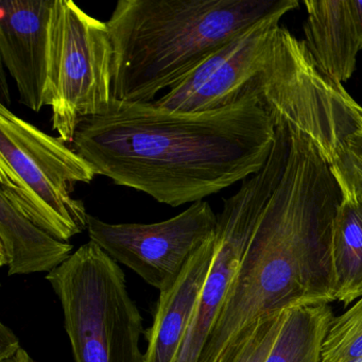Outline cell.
I'll return each instance as SVG.
<instances>
[{"instance_id":"e0dca14e","label":"cell","mask_w":362,"mask_h":362,"mask_svg":"<svg viewBox=\"0 0 362 362\" xmlns=\"http://www.w3.org/2000/svg\"><path fill=\"white\" fill-rule=\"evenodd\" d=\"M287 313H276L252 324L224 351L219 362H266Z\"/></svg>"},{"instance_id":"d6986e66","label":"cell","mask_w":362,"mask_h":362,"mask_svg":"<svg viewBox=\"0 0 362 362\" xmlns=\"http://www.w3.org/2000/svg\"><path fill=\"white\" fill-rule=\"evenodd\" d=\"M20 339L5 323L0 324V360L8 359L20 349Z\"/></svg>"},{"instance_id":"8fae6325","label":"cell","mask_w":362,"mask_h":362,"mask_svg":"<svg viewBox=\"0 0 362 362\" xmlns=\"http://www.w3.org/2000/svg\"><path fill=\"white\" fill-rule=\"evenodd\" d=\"M217 251L216 234L188 260L175 285L160 292L153 323L145 330V362H175Z\"/></svg>"},{"instance_id":"4fadbf2b","label":"cell","mask_w":362,"mask_h":362,"mask_svg":"<svg viewBox=\"0 0 362 362\" xmlns=\"http://www.w3.org/2000/svg\"><path fill=\"white\" fill-rule=\"evenodd\" d=\"M74 245L58 240L31 222L0 194V266L8 275L47 274L73 255Z\"/></svg>"},{"instance_id":"277c9868","label":"cell","mask_w":362,"mask_h":362,"mask_svg":"<svg viewBox=\"0 0 362 362\" xmlns=\"http://www.w3.org/2000/svg\"><path fill=\"white\" fill-rule=\"evenodd\" d=\"M97 175L62 139L0 105V194L35 226L64 243L88 230L86 204L71 192Z\"/></svg>"},{"instance_id":"5b68a950","label":"cell","mask_w":362,"mask_h":362,"mask_svg":"<svg viewBox=\"0 0 362 362\" xmlns=\"http://www.w3.org/2000/svg\"><path fill=\"white\" fill-rule=\"evenodd\" d=\"M62 306L75 362H145L139 307L119 264L93 241L47 274Z\"/></svg>"},{"instance_id":"8992f818","label":"cell","mask_w":362,"mask_h":362,"mask_svg":"<svg viewBox=\"0 0 362 362\" xmlns=\"http://www.w3.org/2000/svg\"><path fill=\"white\" fill-rule=\"evenodd\" d=\"M113 60L107 23L71 0H54L45 103L52 110V129L64 143H73L81 122L113 105Z\"/></svg>"},{"instance_id":"52a82bcc","label":"cell","mask_w":362,"mask_h":362,"mask_svg":"<svg viewBox=\"0 0 362 362\" xmlns=\"http://www.w3.org/2000/svg\"><path fill=\"white\" fill-rule=\"evenodd\" d=\"M218 215L206 201L156 223H107L88 216L90 240L118 264L163 292L175 285L188 260L216 234Z\"/></svg>"},{"instance_id":"ba28073f","label":"cell","mask_w":362,"mask_h":362,"mask_svg":"<svg viewBox=\"0 0 362 362\" xmlns=\"http://www.w3.org/2000/svg\"><path fill=\"white\" fill-rule=\"evenodd\" d=\"M285 16L264 18L230 40L154 105L177 113H199L238 100L262 73L271 37Z\"/></svg>"},{"instance_id":"30bf717a","label":"cell","mask_w":362,"mask_h":362,"mask_svg":"<svg viewBox=\"0 0 362 362\" xmlns=\"http://www.w3.org/2000/svg\"><path fill=\"white\" fill-rule=\"evenodd\" d=\"M54 0L0 3V56L13 78L20 103L33 112L46 107L49 22Z\"/></svg>"},{"instance_id":"9c48e42d","label":"cell","mask_w":362,"mask_h":362,"mask_svg":"<svg viewBox=\"0 0 362 362\" xmlns=\"http://www.w3.org/2000/svg\"><path fill=\"white\" fill-rule=\"evenodd\" d=\"M267 203V197L251 186H241L224 200L213 266L175 362L200 361Z\"/></svg>"},{"instance_id":"44dd1931","label":"cell","mask_w":362,"mask_h":362,"mask_svg":"<svg viewBox=\"0 0 362 362\" xmlns=\"http://www.w3.org/2000/svg\"><path fill=\"white\" fill-rule=\"evenodd\" d=\"M0 362H35L33 361L31 356L25 351L24 349H21L16 355L12 356L11 358L8 359L0 360Z\"/></svg>"},{"instance_id":"7402d4cb","label":"cell","mask_w":362,"mask_h":362,"mask_svg":"<svg viewBox=\"0 0 362 362\" xmlns=\"http://www.w3.org/2000/svg\"><path fill=\"white\" fill-rule=\"evenodd\" d=\"M346 362H362V358H358V359H354V360H351V361H346Z\"/></svg>"},{"instance_id":"7c38bea8","label":"cell","mask_w":362,"mask_h":362,"mask_svg":"<svg viewBox=\"0 0 362 362\" xmlns=\"http://www.w3.org/2000/svg\"><path fill=\"white\" fill-rule=\"evenodd\" d=\"M305 45L317 69L343 86L353 76L362 49L349 0H307Z\"/></svg>"},{"instance_id":"7a4b0ae2","label":"cell","mask_w":362,"mask_h":362,"mask_svg":"<svg viewBox=\"0 0 362 362\" xmlns=\"http://www.w3.org/2000/svg\"><path fill=\"white\" fill-rule=\"evenodd\" d=\"M290 126L283 177L258 221L199 362H219L258 320L336 300L332 230L342 192L317 146Z\"/></svg>"},{"instance_id":"6da1fadb","label":"cell","mask_w":362,"mask_h":362,"mask_svg":"<svg viewBox=\"0 0 362 362\" xmlns=\"http://www.w3.org/2000/svg\"><path fill=\"white\" fill-rule=\"evenodd\" d=\"M276 133L257 78L241 98L213 111L177 113L114 100L88 118L73 145L98 175L179 207L259 173Z\"/></svg>"},{"instance_id":"ffe728a7","label":"cell","mask_w":362,"mask_h":362,"mask_svg":"<svg viewBox=\"0 0 362 362\" xmlns=\"http://www.w3.org/2000/svg\"><path fill=\"white\" fill-rule=\"evenodd\" d=\"M349 7L362 48V0H349Z\"/></svg>"},{"instance_id":"5bb4252c","label":"cell","mask_w":362,"mask_h":362,"mask_svg":"<svg viewBox=\"0 0 362 362\" xmlns=\"http://www.w3.org/2000/svg\"><path fill=\"white\" fill-rule=\"evenodd\" d=\"M334 300L349 305L362 296V194L342 198L332 230Z\"/></svg>"},{"instance_id":"3957f363","label":"cell","mask_w":362,"mask_h":362,"mask_svg":"<svg viewBox=\"0 0 362 362\" xmlns=\"http://www.w3.org/2000/svg\"><path fill=\"white\" fill-rule=\"evenodd\" d=\"M296 0H119L107 21L115 100L149 103L260 21Z\"/></svg>"},{"instance_id":"9a60e30c","label":"cell","mask_w":362,"mask_h":362,"mask_svg":"<svg viewBox=\"0 0 362 362\" xmlns=\"http://www.w3.org/2000/svg\"><path fill=\"white\" fill-rule=\"evenodd\" d=\"M334 319L329 304L288 311L266 362H321L322 345Z\"/></svg>"},{"instance_id":"2e32d148","label":"cell","mask_w":362,"mask_h":362,"mask_svg":"<svg viewBox=\"0 0 362 362\" xmlns=\"http://www.w3.org/2000/svg\"><path fill=\"white\" fill-rule=\"evenodd\" d=\"M362 358V296L334 317L322 345L321 362H346Z\"/></svg>"},{"instance_id":"ac0fdd59","label":"cell","mask_w":362,"mask_h":362,"mask_svg":"<svg viewBox=\"0 0 362 362\" xmlns=\"http://www.w3.org/2000/svg\"><path fill=\"white\" fill-rule=\"evenodd\" d=\"M342 198L362 194V130L345 137L326 160Z\"/></svg>"}]
</instances>
